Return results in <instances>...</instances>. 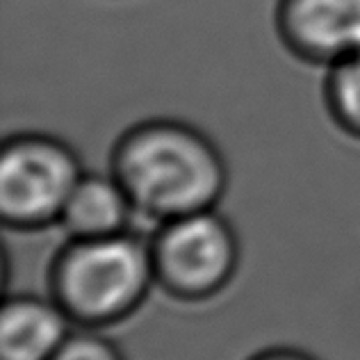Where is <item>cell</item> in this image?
<instances>
[{
    "mask_svg": "<svg viewBox=\"0 0 360 360\" xmlns=\"http://www.w3.org/2000/svg\"><path fill=\"white\" fill-rule=\"evenodd\" d=\"M110 174L137 217L155 226L217 207L229 189V162L212 137L187 121L158 117L121 132Z\"/></svg>",
    "mask_w": 360,
    "mask_h": 360,
    "instance_id": "obj_1",
    "label": "cell"
},
{
    "mask_svg": "<svg viewBox=\"0 0 360 360\" xmlns=\"http://www.w3.org/2000/svg\"><path fill=\"white\" fill-rule=\"evenodd\" d=\"M155 285L150 240L135 231L69 238L55 253L49 290L75 328H108L132 317Z\"/></svg>",
    "mask_w": 360,
    "mask_h": 360,
    "instance_id": "obj_2",
    "label": "cell"
},
{
    "mask_svg": "<svg viewBox=\"0 0 360 360\" xmlns=\"http://www.w3.org/2000/svg\"><path fill=\"white\" fill-rule=\"evenodd\" d=\"M148 240L155 285L178 301L214 299L240 269V238L217 207L158 224Z\"/></svg>",
    "mask_w": 360,
    "mask_h": 360,
    "instance_id": "obj_3",
    "label": "cell"
},
{
    "mask_svg": "<svg viewBox=\"0 0 360 360\" xmlns=\"http://www.w3.org/2000/svg\"><path fill=\"white\" fill-rule=\"evenodd\" d=\"M84 174L75 148L46 132H16L0 148V217L14 231L60 221Z\"/></svg>",
    "mask_w": 360,
    "mask_h": 360,
    "instance_id": "obj_4",
    "label": "cell"
},
{
    "mask_svg": "<svg viewBox=\"0 0 360 360\" xmlns=\"http://www.w3.org/2000/svg\"><path fill=\"white\" fill-rule=\"evenodd\" d=\"M274 23L290 55L308 64L360 51V0H278Z\"/></svg>",
    "mask_w": 360,
    "mask_h": 360,
    "instance_id": "obj_5",
    "label": "cell"
},
{
    "mask_svg": "<svg viewBox=\"0 0 360 360\" xmlns=\"http://www.w3.org/2000/svg\"><path fill=\"white\" fill-rule=\"evenodd\" d=\"M73 330L51 295L9 297L0 312V360H51Z\"/></svg>",
    "mask_w": 360,
    "mask_h": 360,
    "instance_id": "obj_6",
    "label": "cell"
},
{
    "mask_svg": "<svg viewBox=\"0 0 360 360\" xmlns=\"http://www.w3.org/2000/svg\"><path fill=\"white\" fill-rule=\"evenodd\" d=\"M137 217L126 189L108 174L84 172L60 214L66 238H105L126 233Z\"/></svg>",
    "mask_w": 360,
    "mask_h": 360,
    "instance_id": "obj_7",
    "label": "cell"
},
{
    "mask_svg": "<svg viewBox=\"0 0 360 360\" xmlns=\"http://www.w3.org/2000/svg\"><path fill=\"white\" fill-rule=\"evenodd\" d=\"M324 105L340 130L360 139V51L326 66Z\"/></svg>",
    "mask_w": 360,
    "mask_h": 360,
    "instance_id": "obj_8",
    "label": "cell"
},
{
    "mask_svg": "<svg viewBox=\"0 0 360 360\" xmlns=\"http://www.w3.org/2000/svg\"><path fill=\"white\" fill-rule=\"evenodd\" d=\"M51 360H126L117 342L96 328H75Z\"/></svg>",
    "mask_w": 360,
    "mask_h": 360,
    "instance_id": "obj_9",
    "label": "cell"
},
{
    "mask_svg": "<svg viewBox=\"0 0 360 360\" xmlns=\"http://www.w3.org/2000/svg\"><path fill=\"white\" fill-rule=\"evenodd\" d=\"M249 360H317V358L295 347H269V349H262L258 354H253Z\"/></svg>",
    "mask_w": 360,
    "mask_h": 360,
    "instance_id": "obj_10",
    "label": "cell"
}]
</instances>
